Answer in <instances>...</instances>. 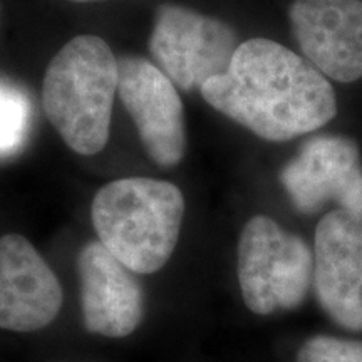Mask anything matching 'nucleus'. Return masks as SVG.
Listing matches in <instances>:
<instances>
[{
    "label": "nucleus",
    "instance_id": "nucleus-6",
    "mask_svg": "<svg viewBox=\"0 0 362 362\" xmlns=\"http://www.w3.org/2000/svg\"><path fill=\"white\" fill-rule=\"evenodd\" d=\"M117 96L149 158L161 168L178 165L187 151L185 111L168 76L143 57L117 59Z\"/></svg>",
    "mask_w": 362,
    "mask_h": 362
},
{
    "label": "nucleus",
    "instance_id": "nucleus-14",
    "mask_svg": "<svg viewBox=\"0 0 362 362\" xmlns=\"http://www.w3.org/2000/svg\"><path fill=\"white\" fill-rule=\"evenodd\" d=\"M71 2H93V0H71Z\"/></svg>",
    "mask_w": 362,
    "mask_h": 362
},
{
    "label": "nucleus",
    "instance_id": "nucleus-2",
    "mask_svg": "<svg viewBox=\"0 0 362 362\" xmlns=\"http://www.w3.org/2000/svg\"><path fill=\"white\" fill-rule=\"evenodd\" d=\"M185 198L176 185L123 178L99 188L90 218L99 242L134 274H155L178 245Z\"/></svg>",
    "mask_w": 362,
    "mask_h": 362
},
{
    "label": "nucleus",
    "instance_id": "nucleus-10",
    "mask_svg": "<svg viewBox=\"0 0 362 362\" xmlns=\"http://www.w3.org/2000/svg\"><path fill=\"white\" fill-rule=\"evenodd\" d=\"M62 287L54 270L25 237H0V329L37 332L56 320Z\"/></svg>",
    "mask_w": 362,
    "mask_h": 362
},
{
    "label": "nucleus",
    "instance_id": "nucleus-4",
    "mask_svg": "<svg viewBox=\"0 0 362 362\" xmlns=\"http://www.w3.org/2000/svg\"><path fill=\"white\" fill-rule=\"evenodd\" d=\"M237 272L243 302L253 314L292 310L314 282V252L270 216L255 215L240 235Z\"/></svg>",
    "mask_w": 362,
    "mask_h": 362
},
{
    "label": "nucleus",
    "instance_id": "nucleus-13",
    "mask_svg": "<svg viewBox=\"0 0 362 362\" xmlns=\"http://www.w3.org/2000/svg\"><path fill=\"white\" fill-rule=\"evenodd\" d=\"M29 107L17 90L0 86V151H8L21 143L25 133Z\"/></svg>",
    "mask_w": 362,
    "mask_h": 362
},
{
    "label": "nucleus",
    "instance_id": "nucleus-7",
    "mask_svg": "<svg viewBox=\"0 0 362 362\" xmlns=\"http://www.w3.org/2000/svg\"><path fill=\"white\" fill-rule=\"evenodd\" d=\"M314 287L322 309L349 330H362V215L330 211L314 237Z\"/></svg>",
    "mask_w": 362,
    "mask_h": 362
},
{
    "label": "nucleus",
    "instance_id": "nucleus-1",
    "mask_svg": "<svg viewBox=\"0 0 362 362\" xmlns=\"http://www.w3.org/2000/svg\"><path fill=\"white\" fill-rule=\"evenodd\" d=\"M200 93L214 110L274 143L314 133L337 115L336 93L322 72L262 37L240 42L228 71Z\"/></svg>",
    "mask_w": 362,
    "mask_h": 362
},
{
    "label": "nucleus",
    "instance_id": "nucleus-8",
    "mask_svg": "<svg viewBox=\"0 0 362 362\" xmlns=\"http://www.w3.org/2000/svg\"><path fill=\"white\" fill-rule=\"evenodd\" d=\"M285 192L302 214L336 202L362 215V163L357 144L346 136H315L280 173Z\"/></svg>",
    "mask_w": 362,
    "mask_h": 362
},
{
    "label": "nucleus",
    "instance_id": "nucleus-9",
    "mask_svg": "<svg viewBox=\"0 0 362 362\" xmlns=\"http://www.w3.org/2000/svg\"><path fill=\"white\" fill-rule=\"evenodd\" d=\"M288 17L304 57L325 78H362V0H293Z\"/></svg>",
    "mask_w": 362,
    "mask_h": 362
},
{
    "label": "nucleus",
    "instance_id": "nucleus-12",
    "mask_svg": "<svg viewBox=\"0 0 362 362\" xmlns=\"http://www.w3.org/2000/svg\"><path fill=\"white\" fill-rule=\"evenodd\" d=\"M297 362H362V341L315 336L300 347Z\"/></svg>",
    "mask_w": 362,
    "mask_h": 362
},
{
    "label": "nucleus",
    "instance_id": "nucleus-3",
    "mask_svg": "<svg viewBox=\"0 0 362 362\" xmlns=\"http://www.w3.org/2000/svg\"><path fill=\"white\" fill-rule=\"evenodd\" d=\"M117 94V59L98 35H78L59 51L42 84V107L72 151L93 156L107 144Z\"/></svg>",
    "mask_w": 362,
    "mask_h": 362
},
{
    "label": "nucleus",
    "instance_id": "nucleus-11",
    "mask_svg": "<svg viewBox=\"0 0 362 362\" xmlns=\"http://www.w3.org/2000/svg\"><path fill=\"white\" fill-rule=\"evenodd\" d=\"M84 327L111 339L131 336L144 315L141 284L101 242H89L78 257Z\"/></svg>",
    "mask_w": 362,
    "mask_h": 362
},
{
    "label": "nucleus",
    "instance_id": "nucleus-5",
    "mask_svg": "<svg viewBox=\"0 0 362 362\" xmlns=\"http://www.w3.org/2000/svg\"><path fill=\"white\" fill-rule=\"evenodd\" d=\"M238 45L237 33L223 21L175 4L156 8L149 52L181 90H202L208 81L225 74Z\"/></svg>",
    "mask_w": 362,
    "mask_h": 362
}]
</instances>
